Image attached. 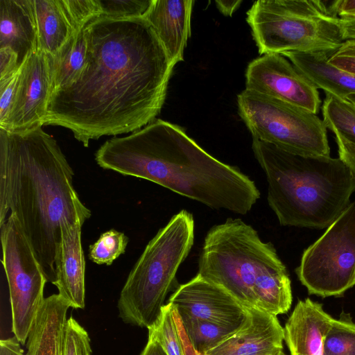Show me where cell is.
Segmentation results:
<instances>
[{
    "label": "cell",
    "mask_w": 355,
    "mask_h": 355,
    "mask_svg": "<svg viewBox=\"0 0 355 355\" xmlns=\"http://www.w3.org/2000/svg\"><path fill=\"white\" fill-rule=\"evenodd\" d=\"M334 319L320 303L298 300L284 327L291 355H324V341Z\"/></svg>",
    "instance_id": "obj_16"
},
{
    "label": "cell",
    "mask_w": 355,
    "mask_h": 355,
    "mask_svg": "<svg viewBox=\"0 0 355 355\" xmlns=\"http://www.w3.org/2000/svg\"><path fill=\"white\" fill-rule=\"evenodd\" d=\"M70 304L58 293L45 297L26 340V355H61Z\"/></svg>",
    "instance_id": "obj_19"
},
{
    "label": "cell",
    "mask_w": 355,
    "mask_h": 355,
    "mask_svg": "<svg viewBox=\"0 0 355 355\" xmlns=\"http://www.w3.org/2000/svg\"><path fill=\"white\" fill-rule=\"evenodd\" d=\"M0 229L1 262L8 285L12 331L24 345L45 299L44 291L48 281L16 216L8 215Z\"/></svg>",
    "instance_id": "obj_10"
},
{
    "label": "cell",
    "mask_w": 355,
    "mask_h": 355,
    "mask_svg": "<svg viewBox=\"0 0 355 355\" xmlns=\"http://www.w3.org/2000/svg\"><path fill=\"white\" fill-rule=\"evenodd\" d=\"M19 71L14 75L0 80V127L5 123L15 99Z\"/></svg>",
    "instance_id": "obj_32"
},
{
    "label": "cell",
    "mask_w": 355,
    "mask_h": 355,
    "mask_svg": "<svg viewBox=\"0 0 355 355\" xmlns=\"http://www.w3.org/2000/svg\"><path fill=\"white\" fill-rule=\"evenodd\" d=\"M148 338L157 341L168 355H184L175 320V307L164 305L157 321L148 329Z\"/></svg>",
    "instance_id": "obj_26"
},
{
    "label": "cell",
    "mask_w": 355,
    "mask_h": 355,
    "mask_svg": "<svg viewBox=\"0 0 355 355\" xmlns=\"http://www.w3.org/2000/svg\"><path fill=\"white\" fill-rule=\"evenodd\" d=\"M73 175L57 141L42 127L0 128V225L8 215L16 216L52 284L61 225L84 224L91 216L74 189Z\"/></svg>",
    "instance_id": "obj_2"
},
{
    "label": "cell",
    "mask_w": 355,
    "mask_h": 355,
    "mask_svg": "<svg viewBox=\"0 0 355 355\" xmlns=\"http://www.w3.org/2000/svg\"><path fill=\"white\" fill-rule=\"evenodd\" d=\"M52 86V57L37 49L19 68L11 110L0 128L21 132L42 127L44 124Z\"/></svg>",
    "instance_id": "obj_12"
},
{
    "label": "cell",
    "mask_w": 355,
    "mask_h": 355,
    "mask_svg": "<svg viewBox=\"0 0 355 355\" xmlns=\"http://www.w3.org/2000/svg\"><path fill=\"white\" fill-rule=\"evenodd\" d=\"M237 104L252 138L295 155L330 157L327 128L317 114L247 89Z\"/></svg>",
    "instance_id": "obj_8"
},
{
    "label": "cell",
    "mask_w": 355,
    "mask_h": 355,
    "mask_svg": "<svg viewBox=\"0 0 355 355\" xmlns=\"http://www.w3.org/2000/svg\"><path fill=\"white\" fill-rule=\"evenodd\" d=\"M241 0L223 1L218 0L215 1L218 10L225 16H232V14L239 8L242 3Z\"/></svg>",
    "instance_id": "obj_38"
},
{
    "label": "cell",
    "mask_w": 355,
    "mask_h": 355,
    "mask_svg": "<svg viewBox=\"0 0 355 355\" xmlns=\"http://www.w3.org/2000/svg\"><path fill=\"white\" fill-rule=\"evenodd\" d=\"M20 67L15 51L8 47L0 49V80L15 74Z\"/></svg>",
    "instance_id": "obj_33"
},
{
    "label": "cell",
    "mask_w": 355,
    "mask_h": 355,
    "mask_svg": "<svg viewBox=\"0 0 355 355\" xmlns=\"http://www.w3.org/2000/svg\"><path fill=\"white\" fill-rule=\"evenodd\" d=\"M276 355H286V354H285L284 353V352H280V353H279V354H276Z\"/></svg>",
    "instance_id": "obj_42"
},
{
    "label": "cell",
    "mask_w": 355,
    "mask_h": 355,
    "mask_svg": "<svg viewBox=\"0 0 355 355\" xmlns=\"http://www.w3.org/2000/svg\"><path fill=\"white\" fill-rule=\"evenodd\" d=\"M322 110L327 129L355 144V105L347 98L327 94Z\"/></svg>",
    "instance_id": "obj_23"
},
{
    "label": "cell",
    "mask_w": 355,
    "mask_h": 355,
    "mask_svg": "<svg viewBox=\"0 0 355 355\" xmlns=\"http://www.w3.org/2000/svg\"><path fill=\"white\" fill-rule=\"evenodd\" d=\"M193 241V215L182 209L148 242L130 272L117 302L119 316L125 323L148 329L155 324Z\"/></svg>",
    "instance_id": "obj_6"
},
{
    "label": "cell",
    "mask_w": 355,
    "mask_h": 355,
    "mask_svg": "<svg viewBox=\"0 0 355 355\" xmlns=\"http://www.w3.org/2000/svg\"><path fill=\"white\" fill-rule=\"evenodd\" d=\"M331 1L258 0L246 21L260 55L324 52L331 55L345 40Z\"/></svg>",
    "instance_id": "obj_7"
},
{
    "label": "cell",
    "mask_w": 355,
    "mask_h": 355,
    "mask_svg": "<svg viewBox=\"0 0 355 355\" xmlns=\"http://www.w3.org/2000/svg\"><path fill=\"white\" fill-rule=\"evenodd\" d=\"M193 0H153L145 19L150 24L171 62L184 60L191 36Z\"/></svg>",
    "instance_id": "obj_17"
},
{
    "label": "cell",
    "mask_w": 355,
    "mask_h": 355,
    "mask_svg": "<svg viewBox=\"0 0 355 355\" xmlns=\"http://www.w3.org/2000/svg\"><path fill=\"white\" fill-rule=\"evenodd\" d=\"M232 295L245 308L277 315L292 304L291 279L270 242L240 218H227L207 232L198 272Z\"/></svg>",
    "instance_id": "obj_5"
},
{
    "label": "cell",
    "mask_w": 355,
    "mask_h": 355,
    "mask_svg": "<svg viewBox=\"0 0 355 355\" xmlns=\"http://www.w3.org/2000/svg\"><path fill=\"white\" fill-rule=\"evenodd\" d=\"M85 66L51 93L44 125L69 129L84 146L102 136L133 132L155 119L175 65L144 18L96 16L84 26Z\"/></svg>",
    "instance_id": "obj_1"
},
{
    "label": "cell",
    "mask_w": 355,
    "mask_h": 355,
    "mask_svg": "<svg viewBox=\"0 0 355 355\" xmlns=\"http://www.w3.org/2000/svg\"><path fill=\"white\" fill-rule=\"evenodd\" d=\"M324 355H355V322L343 311L334 318L324 341Z\"/></svg>",
    "instance_id": "obj_25"
},
{
    "label": "cell",
    "mask_w": 355,
    "mask_h": 355,
    "mask_svg": "<svg viewBox=\"0 0 355 355\" xmlns=\"http://www.w3.org/2000/svg\"><path fill=\"white\" fill-rule=\"evenodd\" d=\"M80 221L64 222L55 257V279L58 294L71 308L85 306V259L81 243Z\"/></svg>",
    "instance_id": "obj_15"
},
{
    "label": "cell",
    "mask_w": 355,
    "mask_h": 355,
    "mask_svg": "<svg viewBox=\"0 0 355 355\" xmlns=\"http://www.w3.org/2000/svg\"><path fill=\"white\" fill-rule=\"evenodd\" d=\"M87 53L84 26L77 30L52 57V92L73 83L80 75ZM51 92V93H52Z\"/></svg>",
    "instance_id": "obj_22"
},
{
    "label": "cell",
    "mask_w": 355,
    "mask_h": 355,
    "mask_svg": "<svg viewBox=\"0 0 355 355\" xmlns=\"http://www.w3.org/2000/svg\"><path fill=\"white\" fill-rule=\"evenodd\" d=\"M21 345L15 336L1 339L0 341V355H24Z\"/></svg>",
    "instance_id": "obj_36"
},
{
    "label": "cell",
    "mask_w": 355,
    "mask_h": 355,
    "mask_svg": "<svg viewBox=\"0 0 355 355\" xmlns=\"http://www.w3.org/2000/svg\"><path fill=\"white\" fill-rule=\"evenodd\" d=\"M175 320L178 327L180 340L183 348L184 355H202L197 352L192 347L183 329L179 314L175 308Z\"/></svg>",
    "instance_id": "obj_37"
},
{
    "label": "cell",
    "mask_w": 355,
    "mask_h": 355,
    "mask_svg": "<svg viewBox=\"0 0 355 355\" xmlns=\"http://www.w3.org/2000/svg\"><path fill=\"white\" fill-rule=\"evenodd\" d=\"M339 158L341 159L355 174V144L352 143L338 134H335Z\"/></svg>",
    "instance_id": "obj_34"
},
{
    "label": "cell",
    "mask_w": 355,
    "mask_h": 355,
    "mask_svg": "<svg viewBox=\"0 0 355 355\" xmlns=\"http://www.w3.org/2000/svg\"><path fill=\"white\" fill-rule=\"evenodd\" d=\"M95 160L104 169L155 182L212 209L246 214L260 198L239 168L209 155L180 126L159 119L107 140Z\"/></svg>",
    "instance_id": "obj_3"
},
{
    "label": "cell",
    "mask_w": 355,
    "mask_h": 355,
    "mask_svg": "<svg viewBox=\"0 0 355 355\" xmlns=\"http://www.w3.org/2000/svg\"><path fill=\"white\" fill-rule=\"evenodd\" d=\"M100 15L112 19L145 17L153 0H96Z\"/></svg>",
    "instance_id": "obj_28"
},
{
    "label": "cell",
    "mask_w": 355,
    "mask_h": 355,
    "mask_svg": "<svg viewBox=\"0 0 355 355\" xmlns=\"http://www.w3.org/2000/svg\"><path fill=\"white\" fill-rule=\"evenodd\" d=\"M140 355H168L155 340L148 338V343Z\"/></svg>",
    "instance_id": "obj_39"
},
{
    "label": "cell",
    "mask_w": 355,
    "mask_h": 355,
    "mask_svg": "<svg viewBox=\"0 0 355 355\" xmlns=\"http://www.w3.org/2000/svg\"><path fill=\"white\" fill-rule=\"evenodd\" d=\"M180 316L240 328L245 322L248 310L220 286L198 274L180 285L168 302Z\"/></svg>",
    "instance_id": "obj_13"
},
{
    "label": "cell",
    "mask_w": 355,
    "mask_h": 355,
    "mask_svg": "<svg viewBox=\"0 0 355 355\" xmlns=\"http://www.w3.org/2000/svg\"><path fill=\"white\" fill-rule=\"evenodd\" d=\"M295 272L310 295L322 297L355 286V200L304 251Z\"/></svg>",
    "instance_id": "obj_9"
},
{
    "label": "cell",
    "mask_w": 355,
    "mask_h": 355,
    "mask_svg": "<svg viewBox=\"0 0 355 355\" xmlns=\"http://www.w3.org/2000/svg\"><path fill=\"white\" fill-rule=\"evenodd\" d=\"M128 237L114 229L103 233L89 248V258L98 265L110 266L125 251Z\"/></svg>",
    "instance_id": "obj_27"
},
{
    "label": "cell",
    "mask_w": 355,
    "mask_h": 355,
    "mask_svg": "<svg viewBox=\"0 0 355 355\" xmlns=\"http://www.w3.org/2000/svg\"><path fill=\"white\" fill-rule=\"evenodd\" d=\"M331 9L340 19H355V0H336L331 1Z\"/></svg>",
    "instance_id": "obj_35"
},
{
    "label": "cell",
    "mask_w": 355,
    "mask_h": 355,
    "mask_svg": "<svg viewBox=\"0 0 355 355\" xmlns=\"http://www.w3.org/2000/svg\"><path fill=\"white\" fill-rule=\"evenodd\" d=\"M329 62L338 69L355 76V39L345 40L329 56Z\"/></svg>",
    "instance_id": "obj_31"
},
{
    "label": "cell",
    "mask_w": 355,
    "mask_h": 355,
    "mask_svg": "<svg viewBox=\"0 0 355 355\" xmlns=\"http://www.w3.org/2000/svg\"><path fill=\"white\" fill-rule=\"evenodd\" d=\"M87 331L73 317L67 319L61 355H92Z\"/></svg>",
    "instance_id": "obj_29"
},
{
    "label": "cell",
    "mask_w": 355,
    "mask_h": 355,
    "mask_svg": "<svg viewBox=\"0 0 355 355\" xmlns=\"http://www.w3.org/2000/svg\"><path fill=\"white\" fill-rule=\"evenodd\" d=\"M345 98L351 101L355 105V94H352L347 96Z\"/></svg>",
    "instance_id": "obj_41"
},
{
    "label": "cell",
    "mask_w": 355,
    "mask_h": 355,
    "mask_svg": "<svg viewBox=\"0 0 355 355\" xmlns=\"http://www.w3.org/2000/svg\"><path fill=\"white\" fill-rule=\"evenodd\" d=\"M15 51L20 66L37 50L33 0H0V49Z\"/></svg>",
    "instance_id": "obj_18"
},
{
    "label": "cell",
    "mask_w": 355,
    "mask_h": 355,
    "mask_svg": "<svg viewBox=\"0 0 355 355\" xmlns=\"http://www.w3.org/2000/svg\"><path fill=\"white\" fill-rule=\"evenodd\" d=\"M245 89L315 114L321 105L318 89L281 54H266L252 60L245 71Z\"/></svg>",
    "instance_id": "obj_11"
},
{
    "label": "cell",
    "mask_w": 355,
    "mask_h": 355,
    "mask_svg": "<svg viewBox=\"0 0 355 355\" xmlns=\"http://www.w3.org/2000/svg\"><path fill=\"white\" fill-rule=\"evenodd\" d=\"M37 49L54 56L76 31L62 0H33Z\"/></svg>",
    "instance_id": "obj_21"
},
{
    "label": "cell",
    "mask_w": 355,
    "mask_h": 355,
    "mask_svg": "<svg viewBox=\"0 0 355 355\" xmlns=\"http://www.w3.org/2000/svg\"><path fill=\"white\" fill-rule=\"evenodd\" d=\"M252 148L280 225L326 228L350 204L355 174L339 157L295 155L255 138Z\"/></svg>",
    "instance_id": "obj_4"
},
{
    "label": "cell",
    "mask_w": 355,
    "mask_h": 355,
    "mask_svg": "<svg viewBox=\"0 0 355 355\" xmlns=\"http://www.w3.org/2000/svg\"><path fill=\"white\" fill-rule=\"evenodd\" d=\"M62 3L76 31L100 15L96 0H62Z\"/></svg>",
    "instance_id": "obj_30"
},
{
    "label": "cell",
    "mask_w": 355,
    "mask_h": 355,
    "mask_svg": "<svg viewBox=\"0 0 355 355\" xmlns=\"http://www.w3.org/2000/svg\"><path fill=\"white\" fill-rule=\"evenodd\" d=\"M345 40L355 39V19H340Z\"/></svg>",
    "instance_id": "obj_40"
},
{
    "label": "cell",
    "mask_w": 355,
    "mask_h": 355,
    "mask_svg": "<svg viewBox=\"0 0 355 355\" xmlns=\"http://www.w3.org/2000/svg\"><path fill=\"white\" fill-rule=\"evenodd\" d=\"M317 89L325 94L345 98L355 94V76L329 62L324 52H286L282 54Z\"/></svg>",
    "instance_id": "obj_20"
},
{
    "label": "cell",
    "mask_w": 355,
    "mask_h": 355,
    "mask_svg": "<svg viewBox=\"0 0 355 355\" xmlns=\"http://www.w3.org/2000/svg\"><path fill=\"white\" fill-rule=\"evenodd\" d=\"M244 324L204 355H276L283 352L284 328L276 315L247 308Z\"/></svg>",
    "instance_id": "obj_14"
},
{
    "label": "cell",
    "mask_w": 355,
    "mask_h": 355,
    "mask_svg": "<svg viewBox=\"0 0 355 355\" xmlns=\"http://www.w3.org/2000/svg\"><path fill=\"white\" fill-rule=\"evenodd\" d=\"M180 318L192 347L202 355L239 329L186 317Z\"/></svg>",
    "instance_id": "obj_24"
}]
</instances>
